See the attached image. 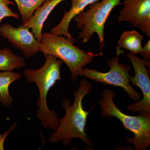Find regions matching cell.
Here are the masks:
<instances>
[{
    "label": "cell",
    "mask_w": 150,
    "mask_h": 150,
    "mask_svg": "<svg viewBox=\"0 0 150 150\" xmlns=\"http://www.w3.org/2000/svg\"><path fill=\"white\" fill-rule=\"evenodd\" d=\"M127 57L130 59L135 71V76H130L129 81L132 86L139 87L142 92L143 97L140 101L131 103L127 106V109L132 113L150 114V61L138 58L134 54L129 53Z\"/></svg>",
    "instance_id": "cell-7"
},
{
    "label": "cell",
    "mask_w": 150,
    "mask_h": 150,
    "mask_svg": "<svg viewBox=\"0 0 150 150\" xmlns=\"http://www.w3.org/2000/svg\"><path fill=\"white\" fill-rule=\"evenodd\" d=\"M138 28L145 33L148 36H150V14L148 15L144 19Z\"/></svg>",
    "instance_id": "cell-17"
},
{
    "label": "cell",
    "mask_w": 150,
    "mask_h": 150,
    "mask_svg": "<svg viewBox=\"0 0 150 150\" xmlns=\"http://www.w3.org/2000/svg\"><path fill=\"white\" fill-rule=\"evenodd\" d=\"M25 66L26 62L23 57L17 56L9 48L0 49V71H12Z\"/></svg>",
    "instance_id": "cell-14"
},
{
    "label": "cell",
    "mask_w": 150,
    "mask_h": 150,
    "mask_svg": "<svg viewBox=\"0 0 150 150\" xmlns=\"http://www.w3.org/2000/svg\"><path fill=\"white\" fill-rule=\"evenodd\" d=\"M21 77V74L17 72H0V102L5 107H10L13 102L9 91L10 85Z\"/></svg>",
    "instance_id": "cell-13"
},
{
    "label": "cell",
    "mask_w": 150,
    "mask_h": 150,
    "mask_svg": "<svg viewBox=\"0 0 150 150\" xmlns=\"http://www.w3.org/2000/svg\"><path fill=\"white\" fill-rule=\"evenodd\" d=\"M123 4L118 22H127L138 28L144 19L150 14V0H123Z\"/></svg>",
    "instance_id": "cell-9"
},
{
    "label": "cell",
    "mask_w": 150,
    "mask_h": 150,
    "mask_svg": "<svg viewBox=\"0 0 150 150\" xmlns=\"http://www.w3.org/2000/svg\"><path fill=\"white\" fill-rule=\"evenodd\" d=\"M14 5L13 2L10 0H0V25L2 21L7 17H13L19 19L18 14L14 12L10 8L9 5Z\"/></svg>",
    "instance_id": "cell-16"
},
{
    "label": "cell",
    "mask_w": 150,
    "mask_h": 150,
    "mask_svg": "<svg viewBox=\"0 0 150 150\" xmlns=\"http://www.w3.org/2000/svg\"><path fill=\"white\" fill-rule=\"evenodd\" d=\"M64 0H47L34 12L25 24H21L32 29V33L38 41H41L43 25L51 12L56 6Z\"/></svg>",
    "instance_id": "cell-11"
},
{
    "label": "cell",
    "mask_w": 150,
    "mask_h": 150,
    "mask_svg": "<svg viewBox=\"0 0 150 150\" xmlns=\"http://www.w3.org/2000/svg\"><path fill=\"white\" fill-rule=\"evenodd\" d=\"M142 57L147 60L150 59V40H148L147 42L145 44L144 47H142V51L139 53Z\"/></svg>",
    "instance_id": "cell-18"
},
{
    "label": "cell",
    "mask_w": 150,
    "mask_h": 150,
    "mask_svg": "<svg viewBox=\"0 0 150 150\" xmlns=\"http://www.w3.org/2000/svg\"><path fill=\"white\" fill-rule=\"evenodd\" d=\"M112 57L108 61V66L110 70L107 72L103 73L96 70L83 68L81 76L95 81L98 83L107 85H112L123 88L129 97L135 101H140L142 96L136 91L130 84V76L129 72L131 67L118 62V56Z\"/></svg>",
    "instance_id": "cell-6"
},
{
    "label": "cell",
    "mask_w": 150,
    "mask_h": 150,
    "mask_svg": "<svg viewBox=\"0 0 150 150\" xmlns=\"http://www.w3.org/2000/svg\"><path fill=\"white\" fill-rule=\"evenodd\" d=\"M21 15L22 23L25 24L32 16L34 12L47 0H13Z\"/></svg>",
    "instance_id": "cell-15"
},
{
    "label": "cell",
    "mask_w": 150,
    "mask_h": 150,
    "mask_svg": "<svg viewBox=\"0 0 150 150\" xmlns=\"http://www.w3.org/2000/svg\"><path fill=\"white\" fill-rule=\"evenodd\" d=\"M99 0H71V7L68 11H65L64 16L59 24L51 29L50 33L58 35H64L74 43L76 41L69 32L70 22L76 15L84 10L88 6Z\"/></svg>",
    "instance_id": "cell-10"
},
{
    "label": "cell",
    "mask_w": 150,
    "mask_h": 150,
    "mask_svg": "<svg viewBox=\"0 0 150 150\" xmlns=\"http://www.w3.org/2000/svg\"><path fill=\"white\" fill-rule=\"evenodd\" d=\"M45 56L46 61L41 68L38 69H26L23 71V74L28 82L36 85L39 90V97L36 104L38 107L36 118L45 129L55 130L59 126L60 118L55 110L48 108L47 97L56 82L62 80L61 69L63 62L53 55Z\"/></svg>",
    "instance_id": "cell-2"
},
{
    "label": "cell",
    "mask_w": 150,
    "mask_h": 150,
    "mask_svg": "<svg viewBox=\"0 0 150 150\" xmlns=\"http://www.w3.org/2000/svg\"><path fill=\"white\" fill-rule=\"evenodd\" d=\"M144 38L136 30L124 31L121 34L116 46L117 54L119 55L123 53L121 50L123 48L129 50L134 55L139 54L142 51Z\"/></svg>",
    "instance_id": "cell-12"
},
{
    "label": "cell",
    "mask_w": 150,
    "mask_h": 150,
    "mask_svg": "<svg viewBox=\"0 0 150 150\" xmlns=\"http://www.w3.org/2000/svg\"><path fill=\"white\" fill-rule=\"evenodd\" d=\"M92 88V84L86 79L81 81L79 88L74 92V101L72 105L68 98L64 100L62 106L66 113L60 118V123L55 131L51 134L48 141L52 144L62 142L63 146H69L74 138L80 139L93 149L92 144L86 134L87 119L90 111L84 109L83 100Z\"/></svg>",
    "instance_id": "cell-1"
},
{
    "label": "cell",
    "mask_w": 150,
    "mask_h": 150,
    "mask_svg": "<svg viewBox=\"0 0 150 150\" xmlns=\"http://www.w3.org/2000/svg\"><path fill=\"white\" fill-rule=\"evenodd\" d=\"M0 34L14 47L20 50L25 58L35 56L40 51V42L30 31L29 28L22 25L17 28L10 23L1 25Z\"/></svg>",
    "instance_id": "cell-8"
},
{
    "label": "cell",
    "mask_w": 150,
    "mask_h": 150,
    "mask_svg": "<svg viewBox=\"0 0 150 150\" xmlns=\"http://www.w3.org/2000/svg\"><path fill=\"white\" fill-rule=\"evenodd\" d=\"M115 94L112 90L106 89L103 92L99 101L102 116L110 119L118 118L124 128L134 134L133 138L126 137L127 142L134 146L136 150H146L150 144V114L140 113L138 116L126 115L114 103Z\"/></svg>",
    "instance_id": "cell-4"
},
{
    "label": "cell",
    "mask_w": 150,
    "mask_h": 150,
    "mask_svg": "<svg viewBox=\"0 0 150 150\" xmlns=\"http://www.w3.org/2000/svg\"><path fill=\"white\" fill-rule=\"evenodd\" d=\"M40 51L45 56L53 55L64 62L69 69L73 81L81 76L83 69L91 63L94 58L103 54L101 52L95 54L81 50L65 36L50 32L42 33Z\"/></svg>",
    "instance_id": "cell-3"
},
{
    "label": "cell",
    "mask_w": 150,
    "mask_h": 150,
    "mask_svg": "<svg viewBox=\"0 0 150 150\" xmlns=\"http://www.w3.org/2000/svg\"><path fill=\"white\" fill-rule=\"evenodd\" d=\"M121 0H102L89 6L86 11H81L73 18L77 27L81 30L78 38L82 42H88L94 33L98 36L102 52V46H105L104 27L107 19L112 9L121 5Z\"/></svg>",
    "instance_id": "cell-5"
}]
</instances>
